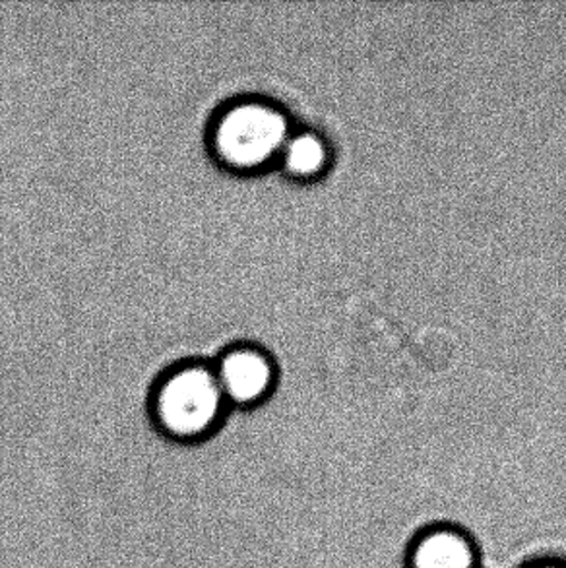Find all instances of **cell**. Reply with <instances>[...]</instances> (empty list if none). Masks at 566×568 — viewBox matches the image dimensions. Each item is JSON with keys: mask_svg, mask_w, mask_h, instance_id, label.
I'll return each mask as SVG.
<instances>
[{"mask_svg": "<svg viewBox=\"0 0 566 568\" xmlns=\"http://www.w3.org/2000/svg\"><path fill=\"white\" fill-rule=\"evenodd\" d=\"M269 359L256 352L241 349L228 355L218 375L223 396L237 406H254L269 394L272 386Z\"/></svg>", "mask_w": 566, "mask_h": 568, "instance_id": "obj_4", "label": "cell"}, {"mask_svg": "<svg viewBox=\"0 0 566 568\" xmlns=\"http://www.w3.org/2000/svg\"><path fill=\"white\" fill-rule=\"evenodd\" d=\"M283 162L293 175L309 178L322 170L326 163V148L322 140L314 134H297L295 139L287 140L283 146Z\"/></svg>", "mask_w": 566, "mask_h": 568, "instance_id": "obj_5", "label": "cell"}, {"mask_svg": "<svg viewBox=\"0 0 566 568\" xmlns=\"http://www.w3.org/2000/svg\"><path fill=\"white\" fill-rule=\"evenodd\" d=\"M522 568H566V561L559 557H544V559H534Z\"/></svg>", "mask_w": 566, "mask_h": 568, "instance_id": "obj_6", "label": "cell"}, {"mask_svg": "<svg viewBox=\"0 0 566 568\" xmlns=\"http://www.w3.org/2000/svg\"><path fill=\"white\" fill-rule=\"evenodd\" d=\"M482 554L469 531L454 524H431L406 549V568H479Z\"/></svg>", "mask_w": 566, "mask_h": 568, "instance_id": "obj_3", "label": "cell"}, {"mask_svg": "<svg viewBox=\"0 0 566 568\" xmlns=\"http://www.w3.org/2000/svg\"><path fill=\"white\" fill-rule=\"evenodd\" d=\"M287 142L285 116L269 105L249 103L231 109L215 132V146L235 168H259Z\"/></svg>", "mask_w": 566, "mask_h": 568, "instance_id": "obj_2", "label": "cell"}, {"mask_svg": "<svg viewBox=\"0 0 566 568\" xmlns=\"http://www.w3.org/2000/svg\"><path fill=\"white\" fill-rule=\"evenodd\" d=\"M225 396L218 377L199 367L168 378L152 406L153 425L161 435L181 443L210 437L222 423Z\"/></svg>", "mask_w": 566, "mask_h": 568, "instance_id": "obj_1", "label": "cell"}]
</instances>
